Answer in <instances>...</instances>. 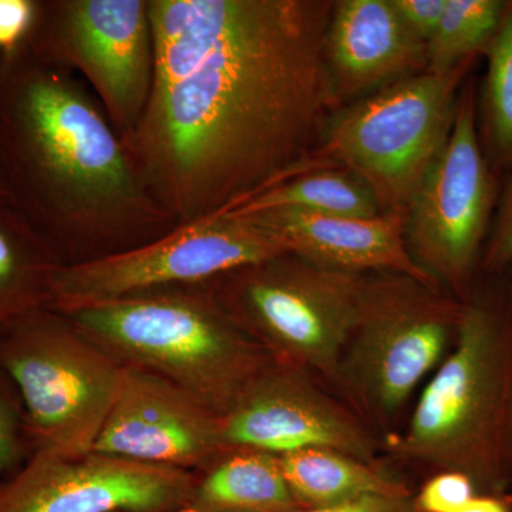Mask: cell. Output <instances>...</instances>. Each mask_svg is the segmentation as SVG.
Wrapping results in <instances>:
<instances>
[{
    "mask_svg": "<svg viewBox=\"0 0 512 512\" xmlns=\"http://www.w3.org/2000/svg\"><path fill=\"white\" fill-rule=\"evenodd\" d=\"M150 103L126 147L180 225L237 210L315 157L330 106L329 0H148Z\"/></svg>",
    "mask_w": 512,
    "mask_h": 512,
    "instance_id": "cell-1",
    "label": "cell"
},
{
    "mask_svg": "<svg viewBox=\"0 0 512 512\" xmlns=\"http://www.w3.org/2000/svg\"><path fill=\"white\" fill-rule=\"evenodd\" d=\"M0 170L12 207L63 266L123 254L178 227L92 90L25 43L0 53Z\"/></svg>",
    "mask_w": 512,
    "mask_h": 512,
    "instance_id": "cell-2",
    "label": "cell"
},
{
    "mask_svg": "<svg viewBox=\"0 0 512 512\" xmlns=\"http://www.w3.org/2000/svg\"><path fill=\"white\" fill-rule=\"evenodd\" d=\"M386 450L433 474L456 471L478 494L505 497L512 443V292L477 289L456 340L424 383L409 423Z\"/></svg>",
    "mask_w": 512,
    "mask_h": 512,
    "instance_id": "cell-3",
    "label": "cell"
},
{
    "mask_svg": "<svg viewBox=\"0 0 512 512\" xmlns=\"http://www.w3.org/2000/svg\"><path fill=\"white\" fill-rule=\"evenodd\" d=\"M124 366L165 377L224 417L274 363L229 316L211 281L64 313Z\"/></svg>",
    "mask_w": 512,
    "mask_h": 512,
    "instance_id": "cell-4",
    "label": "cell"
},
{
    "mask_svg": "<svg viewBox=\"0 0 512 512\" xmlns=\"http://www.w3.org/2000/svg\"><path fill=\"white\" fill-rule=\"evenodd\" d=\"M463 302L396 272L366 275L336 386L367 426L389 427L456 340Z\"/></svg>",
    "mask_w": 512,
    "mask_h": 512,
    "instance_id": "cell-5",
    "label": "cell"
},
{
    "mask_svg": "<svg viewBox=\"0 0 512 512\" xmlns=\"http://www.w3.org/2000/svg\"><path fill=\"white\" fill-rule=\"evenodd\" d=\"M476 59L404 77L333 111L315 157L359 177L383 214L407 215L450 137L458 92Z\"/></svg>",
    "mask_w": 512,
    "mask_h": 512,
    "instance_id": "cell-6",
    "label": "cell"
},
{
    "mask_svg": "<svg viewBox=\"0 0 512 512\" xmlns=\"http://www.w3.org/2000/svg\"><path fill=\"white\" fill-rule=\"evenodd\" d=\"M0 367L22 397L33 453H93L123 380L116 357L43 308L0 329Z\"/></svg>",
    "mask_w": 512,
    "mask_h": 512,
    "instance_id": "cell-7",
    "label": "cell"
},
{
    "mask_svg": "<svg viewBox=\"0 0 512 512\" xmlns=\"http://www.w3.org/2000/svg\"><path fill=\"white\" fill-rule=\"evenodd\" d=\"M367 274L285 252L212 279L218 301L278 365L336 384Z\"/></svg>",
    "mask_w": 512,
    "mask_h": 512,
    "instance_id": "cell-8",
    "label": "cell"
},
{
    "mask_svg": "<svg viewBox=\"0 0 512 512\" xmlns=\"http://www.w3.org/2000/svg\"><path fill=\"white\" fill-rule=\"evenodd\" d=\"M26 46L87 84L126 144L150 103L154 39L148 0H37Z\"/></svg>",
    "mask_w": 512,
    "mask_h": 512,
    "instance_id": "cell-9",
    "label": "cell"
},
{
    "mask_svg": "<svg viewBox=\"0 0 512 512\" xmlns=\"http://www.w3.org/2000/svg\"><path fill=\"white\" fill-rule=\"evenodd\" d=\"M477 119L476 93L468 84L446 146L414 195L404 224L414 264L460 302L473 292L497 201Z\"/></svg>",
    "mask_w": 512,
    "mask_h": 512,
    "instance_id": "cell-10",
    "label": "cell"
},
{
    "mask_svg": "<svg viewBox=\"0 0 512 512\" xmlns=\"http://www.w3.org/2000/svg\"><path fill=\"white\" fill-rule=\"evenodd\" d=\"M285 252L278 238L248 218L217 215L180 225L123 254L62 266L53 281L49 309L69 313L137 293L204 284Z\"/></svg>",
    "mask_w": 512,
    "mask_h": 512,
    "instance_id": "cell-11",
    "label": "cell"
},
{
    "mask_svg": "<svg viewBox=\"0 0 512 512\" xmlns=\"http://www.w3.org/2000/svg\"><path fill=\"white\" fill-rule=\"evenodd\" d=\"M198 477L96 451H35L0 477V512H177L190 507Z\"/></svg>",
    "mask_w": 512,
    "mask_h": 512,
    "instance_id": "cell-12",
    "label": "cell"
},
{
    "mask_svg": "<svg viewBox=\"0 0 512 512\" xmlns=\"http://www.w3.org/2000/svg\"><path fill=\"white\" fill-rule=\"evenodd\" d=\"M318 379L308 370L272 363L222 417L227 447L278 456L326 448L377 463L382 444L375 431L326 393Z\"/></svg>",
    "mask_w": 512,
    "mask_h": 512,
    "instance_id": "cell-13",
    "label": "cell"
},
{
    "mask_svg": "<svg viewBox=\"0 0 512 512\" xmlns=\"http://www.w3.org/2000/svg\"><path fill=\"white\" fill-rule=\"evenodd\" d=\"M232 448L222 417L165 377L124 366L116 402L94 451L201 474Z\"/></svg>",
    "mask_w": 512,
    "mask_h": 512,
    "instance_id": "cell-14",
    "label": "cell"
},
{
    "mask_svg": "<svg viewBox=\"0 0 512 512\" xmlns=\"http://www.w3.org/2000/svg\"><path fill=\"white\" fill-rule=\"evenodd\" d=\"M323 69L332 111L427 70V45L413 35L392 0L333 2Z\"/></svg>",
    "mask_w": 512,
    "mask_h": 512,
    "instance_id": "cell-15",
    "label": "cell"
},
{
    "mask_svg": "<svg viewBox=\"0 0 512 512\" xmlns=\"http://www.w3.org/2000/svg\"><path fill=\"white\" fill-rule=\"evenodd\" d=\"M244 218L278 238L291 254L315 264L355 274L396 272L440 288L407 251L406 215L357 218L276 208Z\"/></svg>",
    "mask_w": 512,
    "mask_h": 512,
    "instance_id": "cell-16",
    "label": "cell"
},
{
    "mask_svg": "<svg viewBox=\"0 0 512 512\" xmlns=\"http://www.w3.org/2000/svg\"><path fill=\"white\" fill-rule=\"evenodd\" d=\"M188 508L202 512L303 510L278 454L252 448H232L201 473Z\"/></svg>",
    "mask_w": 512,
    "mask_h": 512,
    "instance_id": "cell-17",
    "label": "cell"
},
{
    "mask_svg": "<svg viewBox=\"0 0 512 512\" xmlns=\"http://www.w3.org/2000/svg\"><path fill=\"white\" fill-rule=\"evenodd\" d=\"M286 481L302 508H323L367 497L410 495L409 485L379 463L326 450L308 448L279 454Z\"/></svg>",
    "mask_w": 512,
    "mask_h": 512,
    "instance_id": "cell-18",
    "label": "cell"
},
{
    "mask_svg": "<svg viewBox=\"0 0 512 512\" xmlns=\"http://www.w3.org/2000/svg\"><path fill=\"white\" fill-rule=\"evenodd\" d=\"M55 252L12 205H0V329L49 308L62 268Z\"/></svg>",
    "mask_w": 512,
    "mask_h": 512,
    "instance_id": "cell-19",
    "label": "cell"
},
{
    "mask_svg": "<svg viewBox=\"0 0 512 512\" xmlns=\"http://www.w3.org/2000/svg\"><path fill=\"white\" fill-rule=\"evenodd\" d=\"M276 208L357 218L383 214L375 195L359 177L346 168L326 167L278 184L225 215L244 217Z\"/></svg>",
    "mask_w": 512,
    "mask_h": 512,
    "instance_id": "cell-20",
    "label": "cell"
},
{
    "mask_svg": "<svg viewBox=\"0 0 512 512\" xmlns=\"http://www.w3.org/2000/svg\"><path fill=\"white\" fill-rule=\"evenodd\" d=\"M508 0H446L443 16L427 45V72H447L487 53L503 22Z\"/></svg>",
    "mask_w": 512,
    "mask_h": 512,
    "instance_id": "cell-21",
    "label": "cell"
},
{
    "mask_svg": "<svg viewBox=\"0 0 512 512\" xmlns=\"http://www.w3.org/2000/svg\"><path fill=\"white\" fill-rule=\"evenodd\" d=\"M488 57L481 103L480 138L491 168H512V0Z\"/></svg>",
    "mask_w": 512,
    "mask_h": 512,
    "instance_id": "cell-22",
    "label": "cell"
},
{
    "mask_svg": "<svg viewBox=\"0 0 512 512\" xmlns=\"http://www.w3.org/2000/svg\"><path fill=\"white\" fill-rule=\"evenodd\" d=\"M32 453L22 397L0 367V477L18 470Z\"/></svg>",
    "mask_w": 512,
    "mask_h": 512,
    "instance_id": "cell-23",
    "label": "cell"
},
{
    "mask_svg": "<svg viewBox=\"0 0 512 512\" xmlns=\"http://www.w3.org/2000/svg\"><path fill=\"white\" fill-rule=\"evenodd\" d=\"M477 494L471 478L456 471H441L414 495V504L420 512H460Z\"/></svg>",
    "mask_w": 512,
    "mask_h": 512,
    "instance_id": "cell-24",
    "label": "cell"
},
{
    "mask_svg": "<svg viewBox=\"0 0 512 512\" xmlns=\"http://www.w3.org/2000/svg\"><path fill=\"white\" fill-rule=\"evenodd\" d=\"M512 268V168L481 254L480 269L501 275Z\"/></svg>",
    "mask_w": 512,
    "mask_h": 512,
    "instance_id": "cell-25",
    "label": "cell"
},
{
    "mask_svg": "<svg viewBox=\"0 0 512 512\" xmlns=\"http://www.w3.org/2000/svg\"><path fill=\"white\" fill-rule=\"evenodd\" d=\"M37 0H0V53L23 45L35 20Z\"/></svg>",
    "mask_w": 512,
    "mask_h": 512,
    "instance_id": "cell-26",
    "label": "cell"
},
{
    "mask_svg": "<svg viewBox=\"0 0 512 512\" xmlns=\"http://www.w3.org/2000/svg\"><path fill=\"white\" fill-rule=\"evenodd\" d=\"M392 3L406 28L429 45L439 28L446 0H392Z\"/></svg>",
    "mask_w": 512,
    "mask_h": 512,
    "instance_id": "cell-27",
    "label": "cell"
},
{
    "mask_svg": "<svg viewBox=\"0 0 512 512\" xmlns=\"http://www.w3.org/2000/svg\"><path fill=\"white\" fill-rule=\"evenodd\" d=\"M293 512H420L414 504V495L367 497L350 503L323 508H303Z\"/></svg>",
    "mask_w": 512,
    "mask_h": 512,
    "instance_id": "cell-28",
    "label": "cell"
},
{
    "mask_svg": "<svg viewBox=\"0 0 512 512\" xmlns=\"http://www.w3.org/2000/svg\"><path fill=\"white\" fill-rule=\"evenodd\" d=\"M460 512H512V507L500 495L477 494Z\"/></svg>",
    "mask_w": 512,
    "mask_h": 512,
    "instance_id": "cell-29",
    "label": "cell"
},
{
    "mask_svg": "<svg viewBox=\"0 0 512 512\" xmlns=\"http://www.w3.org/2000/svg\"><path fill=\"white\" fill-rule=\"evenodd\" d=\"M0 205H12L8 185H6L5 177H3L2 170H0Z\"/></svg>",
    "mask_w": 512,
    "mask_h": 512,
    "instance_id": "cell-30",
    "label": "cell"
},
{
    "mask_svg": "<svg viewBox=\"0 0 512 512\" xmlns=\"http://www.w3.org/2000/svg\"><path fill=\"white\" fill-rule=\"evenodd\" d=\"M510 487H512V443H511V456H510Z\"/></svg>",
    "mask_w": 512,
    "mask_h": 512,
    "instance_id": "cell-31",
    "label": "cell"
},
{
    "mask_svg": "<svg viewBox=\"0 0 512 512\" xmlns=\"http://www.w3.org/2000/svg\"><path fill=\"white\" fill-rule=\"evenodd\" d=\"M508 274H510L511 279H512V268L510 269V271H508Z\"/></svg>",
    "mask_w": 512,
    "mask_h": 512,
    "instance_id": "cell-32",
    "label": "cell"
}]
</instances>
